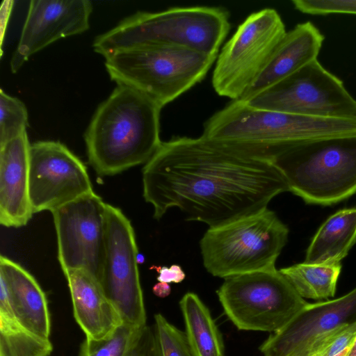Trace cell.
<instances>
[{"mask_svg": "<svg viewBox=\"0 0 356 356\" xmlns=\"http://www.w3.org/2000/svg\"><path fill=\"white\" fill-rule=\"evenodd\" d=\"M145 200L160 219L177 207L187 220L216 227L268 208L289 191L268 160L199 138L162 142L143 169Z\"/></svg>", "mask_w": 356, "mask_h": 356, "instance_id": "6da1fadb", "label": "cell"}, {"mask_svg": "<svg viewBox=\"0 0 356 356\" xmlns=\"http://www.w3.org/2000/svg\"><path fill=\"white\" fill-rule=\"evenodd\" d=\"M161 107L140 91L118 85L97 108L85 132L89 163L112 176L146 163L161 144Z\"/></svg>", "mask_w": 356, "mask_h": 356, "instance_id": "7a4b0ae2", "label": "cell"}, {"mask_svg": "<svg viewBox=\"0 0 356 356\" xmlns=\"http://www.w3.org/2000/svg\"><path fill=\"white\" fill-rule=\"evenodd\" d=\"M202 136L270 161L280 150L294 144L356 136V120L316 118L261 109L234 100L209 118Z\"/></svg>", "mask_w": 356, "mask_h": 356, "instance_id": "3957f363", "label": "cell"}, {"mask_svg": "<svg viewBox=\"0 0 356 356\" xmlns=\"http://www.w3.org/2000/svg\"><path fill=\"white\" fill-rule=\"evenodd\" d=\"M220 7H177L158 13L138 12L97 36L94 51L104 58L143 45L182 47L217 56L230 24Z\"/></svg>", "mask_w": 356, "mask_h": 356, "instance_id": "277c9868", "label": "cell"}, {"mask_svg": "<svg viewBox=\"0 0 356 356\" xmlns=\"http://www.w3.org/2000/svg\"><path fill=\"white\" fill-rule=\"evenodd\" d=\"M270 161L286 180L289 191L307 204L331 205L356 193V136L294 144Z\"/></svg>", "mask_w": 356, "mask_h": 356, "instance_id": "5b68a950", "label": "cell"}, {"mask_svg": "<svg viewBox=\"0 0 356 356\" xmlns=\"http://www.w3.org/2000/svg\"><path fill=\"white\" fill-rule=\"evenodd\" d=\"M217 56L168 45L120 49L105 58V67L118 85L133 88L161 108L200 82Z\"/></svg>", "mask_w": 356, "mask_h": 356, "instance_id": "8992f818", "label": "cell"}, {"mask_svg": "<svg viewBox=\"0 0 356 356\" xmlns=\"http://www.w3.org/2000/svg\"><path fill=\"white\" fill-rule=\"evenodd\" d=\"M289 229L268 208L216 227L200 240L203 264L213 276L227 278L275 269Z\"/></svg>", "mask_w": 356, "mask_h": 356, "instance_id": "52a82bcc", "label": "cell"}, {"mask_svg": "<svg viewBox=\"0 0 356 356\" xmlns=\"http://www.w3.org/2000/svg\"><path fill=\"white\" fill-rule=\"evenodd\" d=\"M217 295L227 318L247 331L275 332L308 304L276 268L225 278Z\"/></svg>", "mask_w": 356, "mask_h": 356, "instance_id": "ba28073f", "label": "cell"}, {"mask_svg": "<svg viewBox=\"0 0 356 356\" xmlns=\"http://www.w3.org/2000/svg\"><path fill=\"white\" fill-rule=\"evenodd\" d=\"M286 33L273 8L250 15L222 47L212 76L215 91L239 99L264 68Z\"/></svg>", "mask_w": 356, "mask_h": 356, "instance_id": "9c48e42d", "label": "cell"}, {"mask_svg": "<svg viewBox=\"0 0 356 356\" xmlns=\"http://www.w3.org/2000/svg\"><path fill=\"white\" fill-rule=\"evenodd\" d=\"M243 102L300 115L356 120V99L318 59Z\"/></svg>", "mask_w": 356, "mask_h": 356, "instance_id": "30bf717a", "label": "cell"}, {"mask_svg": "<svg viewBox=\"0 0 356 356\" xmlns=\"http://www.w3.org/2000/svg\"><path fill=\"white\" fill-rule=\"evenodd\" d=\"M137 257L130 220L119 208L106 203L105 250L99 282L123 323L142 328L146 325V313Z\"/></svg>", "mask_w": 356, "mask_h": 356, "instance_id": "8fae6325", "label": "cell"}, {"mask_svg": "<svg viewBox=\"0 0 356 356\" xmlns=\"http://www.w3.org/2000/svg\"><path fill=\"white\" fill-rule=\"evenodd\" d=\"M106 205L92 192L51 212L63 272L82 270L99 281L105 250Z\"/></svg>", "mask_w": 356, "mask_h": 356, "instance_id": "7c38bea8", "label": "cell"}, {"mask_svg": "<svg viewBox=\"0 0 356 356\" xmlns=\"http://www.w3.org/2000/svg\"><path fill=\"white\" fill-rule=\"evenodd\" d=\"M86 165L58 141H38L31 145L29 197L33 213L53 212L92 193Z\"/></svg>", "mask_w": 356, "mask_h": 356, "instance_id": "4fadbf2b", "label": "cell"}, {"mask_svg": "<svg viewBox=\"0 0 356 356\" xmlns=\"http://www.w3.org/2000/svg\"><path fill=\"white\" fill-rule=\"evenodd\" d=\"M356 322V287L343 296L308 303L259 348L264 356H309V348L333 330Z\"/></svg>", "mask_w": 356, "mask_h": 356, "instance_id": "5bb4252c", "label": "cell"}, {"mask_svg": "<svg viewBox=\"0 0 356 356\" xmlns=\"http://www.w3.org/2000/svg\"><path fill=\"white\" fill-rule=\"evenodd\" d=\"M92 10L88 0L31 1L10 60L13 72H17L31 55L52 42L87 31Z\"/></svg>", "mask_w": 356, "mask_h": 356, "instance_id": "9a60e30c", "label": "cell"}, {"mask_svg": "<svg viewBox=\"0 0 356 356\" xmlns=\"http://www.w3.org/2000/svg\"><path fill=\"white\" fill-rule=\"evenodd\" d=\"M30 148L27 133L0 145V223L27 224L33 214L29 197Z\"/></svg>", "mask_w": 356, "mask_h": 356, "instance_id": "2e32d148", "label": "cell"}, {"mask_svg": "<svg viewBox=\"0 0 356 356\" xmlns=\"http://www.w3.org/2000/svg\"><path fill=\"white\" fill-rule=\"evenodd\" d=\"M324 39V35L312 22L297 24L285 33L264 68L238 100H248L316 60Z\"/></svg>", "mask_w": 356, "mask_h": 356, "instance_id": "e0dca14e", "label": "cell"}, {"mask_svg": "<svg viewBox=\"0 0 356 356\" xmlns=\"http://www.w3.org/2000/svg\"><path fill=\"white\" fill-rule=\"evenodd\" d=\"M63 273L70 292L74 318L86 338L100 340L110 336L123 321L98 280L82 270Z\"/></svg>", "mask_w": 356, "mask_h": 356, "instance_id": "ac0fdd59", "label": "cell"}, {"mask_svg": "<svg viewBox=\"0 0 356 356\" xmlns=\"http://www.w3.org/2000/svg\"><path fill=\"white\" fill-rule=\"evenodd\" d=\"M0 277L6 284L17 321L31 332L49 339L51 321L47 300L35 277L19 264L3 255L0 257Z\"/></svg>", "mask_w": 356, "mask_h": 356, "instance_id": "d6986e66", "label": "cell"}, {"mask_svg": "<svg viewBox=\"0 0 356 356\" xmlns=\"http://www.w3.org/2000/svg\"><path fill=\"white\" fill-rule=\"evenodd\" d=\"M356 243V208L344 209L330 216L314 236L305 262L337 264Z\"/></svg>", "mask_w": 356, "mask_h": 356, "instance_id": "ffe728a7", "label": "cell"}, {"mask_svg": "<svg viewBox=\"0 0 356 356\" xmlns=\"http://www.w3.org/2000/svg\"><path fill=\"white\" fill-rule=\"evenodd\" d=\"M186 335L195 356H224L222 335L211 313L193 293H186L179 302Z\"/></svg>", "mask_w": 356, "mask_h": 356, "instance_id": "44dd1931", "label": "cell"}, {"mask_svg": "<svg viewBox=\"0 0 356 356\" xmlns=\"http://www.w3.org/2000/svg\"><path fill=\"white\" fill-rule=\"evenodd\" d=\"M53 346L49 339L23 327L16 319L7 288H0V356H49Z\"/></svg>", "mask_w": 356, "mask_h": 356, "instance_id": "7402d4cb", "label": "cell"}, {"mask_svg": "<svg viewBox=\"0 0 356 356\" xmlns=\"http://www.w3.org/2000/svg\"><path fill=\"white\" fill-rule=\"evenodd\" d=\"M341 270L340 263L312 264L305 261L281 268L280 272L302 298L327 300L335 295Z\"/></svg>", "mask_w": 356, "mask_h": 356, "instance_id": "603a6c76", "label": "cell"}, {"mask_svg": "<svg viewBox=\"0 0 356 356\" xmlns=\"http://www.w3.org/2000/svg\"><path fill=\"white\" fill-rule=\"evenodd\" d=\"M143 327L123 323L104 339L86 338L81 346L80 356H129Z\"/></svg>", "mask_w": 356, "mask_h": 356, "instance_id": "cb8c5ba5", "label": "cell"}, {"mask_svg": "<svg viewBox=\"0 0 356 356\" xmlns=\"http://www.w3.org/2000/svg\"><path fill=\"white\" fill-rule=\"evenodd\" d=\"M28 111L19 99L0 90V145L26 132Z\"/></svg>", "mask_w": 356, "mask_h": 356, "instance_id": "d4e9b609", "label": "cell"}, {"mask_svg": "<svg viewBox=\"0 0 356 356\" xmlns=\"http://www.w3.org/2000/svg\"><path fill=\"white\" fill-rule=\"evenodd\" d=\"M155 333L161 356H195L186 335L161 314L154 316Z\"/></svg>", "mask_w": 356, "mask_h": 356, "instance_id": "484cf974", "label": "cell"}, {"mask_svg": "<svg viewBox=\"0 0 356 356\" xmlns=\"http://www.w3.org/2000/svg\"><path fill=\"white\" fill-rule=\"evenodd\" d=\"M294 8L309 15L356 14V0H293Z\"/></svg>", "mask_w": 356, "mask_h": 356, "instance_id": "4316f807", "label": "cell"}, {"mask_svg": "<svg viewBox=\"0 0 356 356\" xmlns=\"http://www.w3.org/2000/svg\"><path fill=\"white\" fill-rule=\"evenodd\" d=\"M356 338V322L334 330L316 356H337L351 347Z\"/></svg>", "mask_w": 356, "mask_h": 356, "instance_id": "83f0119b", "label": "cell"}, {"mask_svg": "<svg viewBox=\"0 0 356 356\" xmlns=\"http://www.w3.org/2000/svg\"><path fill=\"white\" fill-rule=\"evenodd\" d=\"M129 356H161L155 330L145 326Z\"/></svg>", "mask_w": 356, "mask_h": 356, "instance_id": "f1b7e54d", "label": "cell"}, {"mask_svg": "<svg viewBox=\"0 0 356 356\" xmlns=\"http://www.w3.org/2000/svg\"><path fill=\"white\" fill-rule=\"evenodd\" d=\"M159 273L157 280L165 283H180L186 277L179 265L173 264L170 268L166 266L156 267Z\"/></svg>", "mask_w": 356, "mask_h": 356, "instance_id": "f546056e", "label": "cell"}, {"mask_svg": "<svg viewBox=\"0 0 356 356\" xmlns=\"http://www.w3.org/2000/svg\"><path fill=\"white\" fill-rule=\"evenodd\" d=\"M152 291L156 296L165 298L170 295L171 288L168 283L159 282L153 286Z\"/></svg>", "mask_w": 356, "mask_h": 356, "instance_id": "4dcf8cb0", "label": "cell"}, {"mask_svg": "<svg viewBox=\"0 0 356 356\" xmlns=\"http://www.w3.org/2000/svg\"><path fill=\"white\" fill-rule=\"evenodd\" d=\"M347 356H356V338L355 341L352 346Z\"/></svg>", "mask_w": 356, "mask_h": 356, "instance_id": "1f68e13d", "label": "cell"}, {"mask_svg": "<svg viewBox=\"0 0 356 356\" xmlns=\"http://www.w3.org/2000/svg\"><path fill=\"white\" fill-rule=\"evenodd\" d=\"M351 347L347 348L343 352H342L341 353H340L339 355H338L337 356H347L350 350Z\"/></svg>", "mask_w": 356, "mask_h": 356, "instance_id": "d6a6232c", "label": "cell"}]
</instances>
